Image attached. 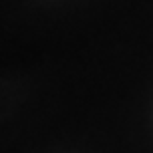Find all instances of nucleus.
Here are the masks:
<instances>
[]
</instances>
